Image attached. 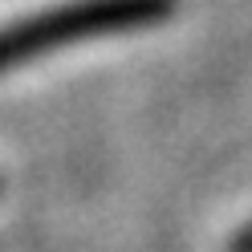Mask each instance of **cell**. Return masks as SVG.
Listing matches in <instances>:
<instances>
[{
    "label": "cell",
    "instance_id": "1",
    "mask_svg": "<svg viewBox=\"0 0 252 252\" xmlns=\"http://www.w3.org/2000/svg\"><path fill=\"white\" fill-rule=\"evenodd\" d=\"M171 8H175V0H77V4L53 8V12H37L29 21L0 29V69H12L29 57L65 49L77 41L155 25Z\"/></svg>",
    "mask_w": 252,
    "mask_h": 252
},
{
    "label": "cell",
    "instance_id": "2",
    "mask_svg": "<svg viewBox=\"0 0 252 252\" xmlns=\"http://www.w3.org/2000/svg\"><path fill=\"white\" fill-rule=\"evenodd\" d=\"M236 252H252V228L240 236V240H236Z\"/></svg>",
    "mask_w": 252,
    "mask_h": 252
}]
</instances>
